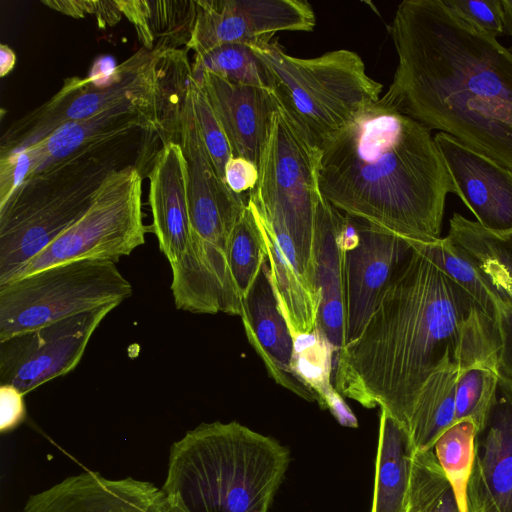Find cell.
<instances>
[{
    "label": "cell",
    "mask_w": 512,
    "mask_h": 512,
    "mask_svg": "<svg viewBox=\"0 0 512 512\" xmlns=\"http://www.w3.org/2000/svg\"><path fill=\"white\" fill-rule=\"evenodd\" d=\"M148 51L187 47L196 18V0H116Z\"/></svg>",
    "instance_id": "obj_25"
},
{
    "label": "cell",
    "mask_w": 512,
    "mask_h": 512,
    "mask_svg": "<svg viewBox=\"0 0 512 512\" xmlns=\"http://www.w3.org/2000/svg\"><path fill=\"white\" fill-rule=\"evenodd\" d=\"M142 179L134 165L112 171L95 193L86 213L31 259L12 280L75 260L116 263L143 245L147 229L143 223Z\"/></svg>",
    "instance_id": "obj_10"
},
{
    "label": "cell",
    "mask_w": 512,
    "mask_h": 512,
    "mask_svg": "<svg viewBox=\"0 0 512 512\" xmlns=\"http://www.w3.org/2000/svg\"><path fill=\"white\" fill-rule=\"evenodd\" d=\"M501 372L475 366L459 372L456 383L455 422L471 419L480 430L496 401Z\"/></svg>",
    "instance_id": "obj_33"
},
{
    "label": "cell",
    "mask_w": 512,
    "mask_h": 512,
    "mask_svg": "<svg viewBox=\"0 0 512 512\" xmlns=\"http://www.w3.org/2000/svg\"><path fill=\"white\" fill-rule=\"evenodd\" d=\"M240 317L247 339L269 376L297 396L317 401L316 394L294 372V337L280 311L267 259L248 295L241 301Z\"/></svg>",
    "instance_id": "obj_19"
},
{
    "label": "cell",
    "mask_w": 512,
    "mask_h": 512,
    "mask_svg": "<svg viewBox=\"0 0 512 512\" xmlns=\"http://www.w3.org/2000/svg\"><path fill=\"white\" fill-rule=\"evenodd\" d=\"M148 177L152 229L159 249L172 264L186 250L191 234L186 161L179 143L168 142L161 147Z\"/></svg>",
    "instance_id": "obj_23"
},
{
    "label": "cell",
    "mask_w": 512,
    "mask_h": 512,
    "mask_svg": "<svg viewBox=\"0 0 512 512\" xmlns=\"http://www.w3.org/2000/svg\"><path fill=\"white\" fill-rule=\"evenodd\" d=\"M334 351L316 327L311 333L294 338L292 366L302 383L316 394L317 402L323 409H329L342 425L356 427L355 416L331 385Z\"/></svg>",
    "instance_id": "obj_27"
},
{
    "label": "cell",
    "mask_w": 512,
    "mask_h": 512,
    "mask_svg": "<svg viewBox=\"0 0 512 512\" xmlns=\"http://www.w3.org/2000/svg\"><path fill=\"white\" fill-rule=\"evenodd\" d=\"M315 13L304 0H196L186 49L201 55L223 44L270 41L278 32H309Z\"/></svg>",
    "instance_id": "obj_14"
},
{
    "label": "cell",
    "mask_w": 512,
    "mask_h": 512,
    "mask_svg": "<svg viewBox=\"0 0 512 512\" xmlns=\"http://www.w3.org/2000/svg\"><path fill=\"white\" fill-rule=\"evenodd\" d=\"M447 237L476 264L501 303L495 320L500 372L512 381V231L496 234L454 213Z\"/></svg>",
    "instance_id": "obj_22"
},
{
    "label": "cell",
    "mask_w": 512,
    "mask_h": 512,
    "mask_svg": "<svg viewBox=\"0 0 512 512\" xmlns=\"http://www.w3.org/2000/svg\"><path fill=\"white\" fill-rule=\"evenodd\" d=\"M407 512H460L433 449L413 450Z\"/></svg>",
    "instance_id": "obj_31"
},
{
    "label": "cell",
    "mask_w": 512,
    "mask_h": 512,
    "mask_svg": "<svg viewBox=\"0 0 512 512\" xmlns=\"http://www.w3.org/2000/svg\"><path fill=\"white\" fill-rule=\"evenodd\" d=\"M504 30L512 37V0H500Z\"/></svg>",
    "instance_id": "obj_40"
},
{
    "label": "cell",
    "mask_w": 512,
    "mask_h": 512,
    "mask_svg": "<svg viewBox=\"0 0 512 512\" xmlns=\"http://www.w3.org/2000/svg\"><path fill=\"white\" fill-rule=\"evenodd\" d=\"M434 140L455 194L476 222L496 234L512 231V170L443 132Z\"/></svg>",
    "instance_id": "obj_17"
},
{
    "label": "cell",
    "mask_w": 512,
    "mask_h": 512,
    "mask_svg": "<svg viewBox=\"0 0 512 512\" xmlns=\"http://www.w3.org/2000/svg\"><path fill=\"white\" fill-rule=\"evenodd\" d=\"M203 71L212 72L233 83L267 88L263 66L247 44H223L195 55L193 77Z\"/></svg>",
    "instance_id": "obj_32"
},
{
    "label": "cell",
    "mask_w": 512,
    "mask_h": 512,
    "mask_svg": "<svg viewBox=\"0 0 512 512\" xmlns=\"http://www.w3.org/2000/svg\"><path fill=\"white\" fill-rule=\"evenodd\" d=\"M413 241L421 251L466 291L484 314L495 322L500 308V298L476 264L460 247L447 236L434 242Z\"/></svg>",
    "instance_id": "obj_28"
},
{
    "label": "cell",
    "mask_w": 512,
    "mask_h": 512,
    "mask_svg": "<svg viewBox=\"0 0 512 512\" xmlns=\"http://www.w3.org/2000/svg\"><path fill=\"white\" fill-rule=\"evenodd\" d=\"M266 259L262 231L248 201L231 232L227 247L229 274L240 301L248 295Z\"/></svg>",
    "instance_id": "obj_29"
},
{
    "label": "cell",
    "mask_w": 512,
    "mask_h": 512,
    "mask_svg": "<svg viewBox=\"0 0 512 512\" xmlns=\"http://www.w3.org/2000/svg\"><path fill=\"white\" fill-rule=\"evenodd\" d=\"M468 512H512V381L500 375L497 398L475 437Z\"/></svg>",
    "instance_id": "obj_18"
},
{
    "label": "cell",
    "mask_w": 512,
    "mask_h": 512,
    "mask_svg": "<svg viewBox=\"0 0 512 512\" xmlns=\"http://www.w3.org/2000/svg\"><path fill=\"white\" fill-rule=\"evenodd\" d=\"M459 17L483 33L497 38L504 32L500 0H444Z\"/></svg>",
    "instance_id": "obj_35"
},
{
    "label": "cell",
    "mask_w": 512,
    "mask_h": 512,
    "mask_svg": "<svg viewBox=\"0 0 512 512\" xmlns=\"http://www.w3.org/2000/svg\"><path fill=\"white\" fill-rule=\"evenodd\" d=\"M345 243L347 344L366 326L412 246L410 239L350 216L346 219Z\"/></svg>",
    "instance_id": "obj_13"
},
{
    "label": "cell",
    "mask_w": 512,
    "mask_h": 512,
    "mask_svg": "<svg viewBox=\"0 0 512 512\" xmlns=\"http://www.w3.org/2000/svg\"><path fill=\"white\" fill-rule=\"evenodd\" d=\"M224 180L233 192L249 193L257 184L258 167L244 157L233 155L225 166Z\"/></svg>",
    "instance_id": "obj_38"
},
{
    "label": "cell",
    "mask_w": 512,
    "mask_h": 512,
    "mask_svg": "<svg viewBox=\"0 0 512 512\" xmlns=\"http://www.w3.org/2000/svg\"><path fill=\"white\" fill-rule=\"evenodd\" d=\"M25 394L10 384H0V431L8 433L26 418Z\"/></svg>",
    "instance_id": "obj_37"
},
{
    "label": "cell",
    "mask_w": 512,
    "mask_h": 512,
    "mask_svg": "<svg viewBox=\"0 0 512 512\" xmlns=\"http://www.w3.org/2000/svg\"><path fill=\"white\" fill-rule=\"evenodd\" d=\"M193 78L203 89L233 155L258 166L277 110L269 89L233 83L209 71Z\"/></svg>",
    "instance_id": "obj_20"
},
{
    "label": "cell",
    "mask_w": 512,
    "mask_h": 512,
    "mask_svg": "<svg viewBox=\"0 0 512 512\" xmlns=\"http://www.w3.org/2000/svg\"><path fill=\"white\" fill-rule=\"evenodd\" d=\"M23 512H172L162 487L85 470L27 499Z\"/></svg>",
    "instance_id": "obj_16"
},
{
    "label": "cell",
    "mask_w": 512,
    "mask_h": 512,
    "mask_svg": "<svg viewBox=\"0 0 512 512\" xmlns=\"http://www.w3.org/2000/svg\"><path fill=\"white\" fill-rule=\"evenodd\" d=\"M157 51L139 49L109 76H72L46 102L14 120L0 139V158L24 150L65 123L90 118L112 108L132 105L149 113L161 138L157 100ZM162 142V141H161Z\"/></svg>",
    "instance_id": "obj_8"
},
{
    "label": "cell",
    "mask_w": 512,
    "mask_h": 512,
    "mask_svg": "<svg viewBox=\"0 0 512 512\" xmlns=\"http://www.w3.org/2000/svg\"><path fill=\"white\" fill-rule=\"evenodd\" d=\"M398 64L379 102L512 170V52L444 0H404Z\"/></svg>",
    "instance_id": "obj_1"
},
{
    "label": "cell",
    "mask_w": 512,
    "mask_h": 512,
    "mask_svg": "<svg viewBox=\"0 0 512 512\" xmlns=\"http://www.w3.org/2000/svg\"><path fill=\"white\" fill-rule=\"evenodd\" d=\"M171 508H172V507H171ZM172 512H176V511L172 509Z\"/></svg>",
    "instance_id": "obj_41"
},
{
    "label": "cell",
    "mask_w": 512,
    "mask_h": 512,
    "mask_svg": "<svg viewBox=\"0 0 512 512\" xmlns=\"http://www.w3.org/2000/svg\"><path fill=\"white\" fill-rule=\"evenodd\" d=\"M16 64L14 51L5 44L0 45V76L8 75Z\"/></svg>",
    "instance_id": "obj_39"
},
{
    "label": "cell",
    "mask_w": 512,
    "mask_h": 512,
    "mask_svg": "<svg viewBox=\"0 0 512 512\" xmlns=\"http://www.w3.org/2000/svg\"><path fill=\"white\" fill-rule=\"evenodd\" d=\"M41 2L51 9L74 18H83L86 14H93L100 28L115 25L123 16L116 0H43Z\"/></svg>",
    "instance_id": "obj_36"
},
{
    "label": "cell",
    "mask_w": 512,
    "mask_h": 512,
    "mask_svg": "<svg viewBox=\"0 0 512 512\" xmlns=\"http://www.w3.org/2000/svg\"><path fill=\"white\" fill-rule=\"evenodd\" d=\"M112 302L0 341V384L27 394L74 370Z\"/></svg>",
    "instance_id": "obj_12"
},
{
    "label": "cell",
    "mask_w": 512,
    "mask_h": 512,
    "mask_svg": "<svg viewBox=\"0 0 512 512\" xmlns=\"http://www.w3.org/2000/svg\"><path fill=\"white\" fill-rule=\"evenodd\" d=\"M289 450L239 422L201 423L169 451L162 489L176 512H268Z\"/></svg>",
    "instance_id": "obj_4"
},
{
    "label": "cell",
    "mask_w": 512,
    "mask_h": 512,
    "mask_svg": "<svg viewBox=\"0 0 512 512\" xmlns=\"http://www.w3.org/2000/svg\"><path fill=\"white\" fill-rule=\"evenodd\" d=\"M141 131L154 132L160 138L157 123L149 113L132 105H123L90 118L65 123L42 141L5 157L10 158L23 181L68 159Z\"/></svg>",
    "instance_id": "obj_15"
},
{
    "label": "cell",
    "mask_w": 512,
    "mask_h": 512,
    "mask_svg": "<svg viewBox=\"0 0 512 512\" xmlns=\"http://www.w3.org/2000/svg\"><path fill=\"white\" fill-rule=\"evenodd\" d=\"M360 335L336 354L335 389L408 432L417 395L477 306L413 240Z\"/></svg>",
    "instance_id": "obj_3"
},
{
    "label": "cell",
    "mask_w": 512,
    "mask_h": 512,
    "mask_svg": "<svg viewBox=\"0 0 512 512\" xmlns=\"http://www.w3.org/2000/svg\"><path fill=\"white\" fill-rule=\"evenodd\" d=\"M346 215L320 192L315 211L314 277L320 296L316 327L337 353L345 345Z\"/></svg>",
    "instance_id": "obj_21"
},
{
    "label": "cell",
    "mask_w": 512,
    "mask_h": 512,
    "mask_svg": "<svg viewBox=\"0 0 512 512\" xmlns=\"http://www.w3.org/2000/svg\"><path fill=\"white\" fill-rule=\"evenodd\" d=\"M458 376L459 368L449 347L417 395L408 427L413 450L433 449L438 437L455 423Z\"/></svg>",
    "instance_id": "obj_26"
},
{
    "label": "cell",
    "mask_w": 512,
    "mask_h": 512,
    "mask_svg": "<svg viewBox=\"0 0 512 512\" xmlns=\"http://www.w3.org/2000/svg\"><path fill=\"white\" fill-rule=\"evenodd\" d=\"M261 62L278 110L315 149L361 107L380 99L383 85L361 57L337 49L313 58L287 54L277 41L249 45Z\"/></svg>",
    "instance_id": "obj_6"
},
{
    "label": "cell",
    "mask_w": 512,
    "mask_h": 512,
    "mask_svg": "<svg viewBox=\"0 0 512 512\" xmlns=\"http://www.w3.org/2000/svg\"><path fill=\"white\" fill-rule=\"evenodd\" d=\"M257 167V184L248 193L254 206L291 223L314 227L321 192L319 150L306 143L278 108Z\"/></svg>",
    "instance_id": "obj_11"
},
{
    "label": "cell",
    "mask_w": 512,
    "mask_h": 512,
    "mask_svg": "<svg viewBox=\"0 0 512 512\" xmlns=\"http://www.w3.org/2000/svg\"><path fill=\"white\" fill-rule=\"evenodd\" d=\"M412 453L406 429L381 409L371 512H407Z\"/></svg>",
    "instance_id": "obj_24"
},
{
    "label": "cell",
    "mask_w": 512,
    "mask_h": 512,
    "mask_svg": "<svg viewBox=\"0 0 512 512\" xmlns=\"http://www.w3.org/2000/svg\"><path fill=\"white\" fill-rule=\"evenodd\" d=\"M477 427L471 419L455 422L436 440L433 450L450 484L460 512L467 511Z\"/></svg>",
    "instance_id": "obj_30"
},
{
    "label": "cell",
    "mask_w": 512,
    "mask_h": 512,
    "mask_svg": "<svg viewBox=\"0 0 512 512\" xmlns=\"http://www.w3.org/2000/svg\"><path fill=\"white\" fill-rule=\"evenodd\" d=\"M319 188L346 215L407 239L441 238L455 187L431 131L379 102L358 109L319 149Z\"/></svg>",
    "instance_id": "obj_2"
},
{
    "label": "cell",
    "mask_w": 512,
    "mask_h": 512,
    "mask_svg": "<svg viewBox=\"0 0 512 512\" xmlns=\"http://www.w3.org/2000/svg\"><path fill=\"white\" fill-rule=\"evenodd\" d=\"M179 144L186 161L191 234L174 265L196 283L233 294L227 247L248 195L233 192L217 173L198 129L191 92L181 119Z\"/></svg>",
    "instance_id": "obj_7"
},
{
    "label": "cell",
    "mask_w": 512,
    "mask_h": 512,
    "mask_svg": "<svg viewBox=\"0 0 512 512\" xmlns=\"http://www.w3.org/2000/svg\"><path fill=\"white\" fill-rule=\"evenodd\" d=\"M191 98L196 122L204 145L217 173L224 180L225 166L233 156V152L203 89L194 78L191 84Z\"/></svg>",
    "instance_id": "obj_34"
},
{
    "label": "cell",
    "mask_w": 512,
    "mask_h": 512,
    "mask_svg": "<svg viewBox=\"0 0 512 512\" xmlns=\"http://www.w3.org/2000/svg\"><path fill=\"white\" fill-rule=\"evenodd\" d=\"M157 144L153 133L141 131L24 179L0 204V285L86 213L112 171L134 165L142 174Z\"/></svg>",
    "instance_id": "obj_5"
},
{
    "label": "cell",
    "mask_w": 512,
    "mask_h": 512,
    "mask_svg": "<svg viewBox=\"0 0 512 512\" xmlns=\"http://www.w3.org/2000/svg\"><path fill=\"white\" fill-rule=\"evenodd\" d=\"M132 295L116 264L83 259L0 285V341Z\"/></svg>",
    "instance_id": "obj_9"
}]
</instances>
